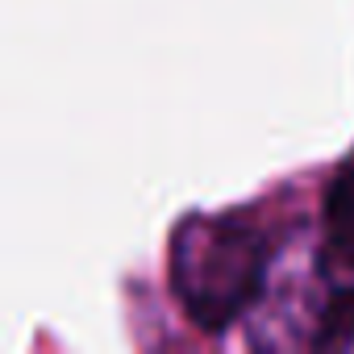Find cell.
I'll return each instance as SVG.
<instances>
[{
	"instance_id": "2",
	"label": "cell",
	"mask_w": 354,
	"mask_h": 354,
	"mask_svg": "<svg viewBox=\"0 0 354 354\" xmlns=\"http://www.w3.org/2000/svg\"><path fill=\"white\" fill-rule=\"evenodd\" d=\"M325 246L337 267L354 271V162L333 175L325 192Z\"/></svg>"
},
{
	"instance_id": "3",
	"label": "cell",
	"mask_w": 354,
	"mask_h": 354,
	"mask_svg": "<svg viewBox=\"0 0 354 354\" xmlns=\"http://www.w3.org/2000/svg\"><path fill=\"white\" fill-rule=\"evenodd\" d=\"M317 350H354V288H337L313 329Z\"/></svg>"
},
{
	"instance_id": "1",
	"label": "cell",
	"mask_w": 354,
	"mask_h": 354,
	"mask_svg": "<svg viewBox=\"0 0 354 354\" xmlns=\"http://www.w3.org/2000/svg\"><path fill=\"white\" fill-rule=\"evenodd\" d=\"M171 292L196 329L221 333L267 288V242L238 217H184L167 254Z\"/></svg>"
}]
</instances>
